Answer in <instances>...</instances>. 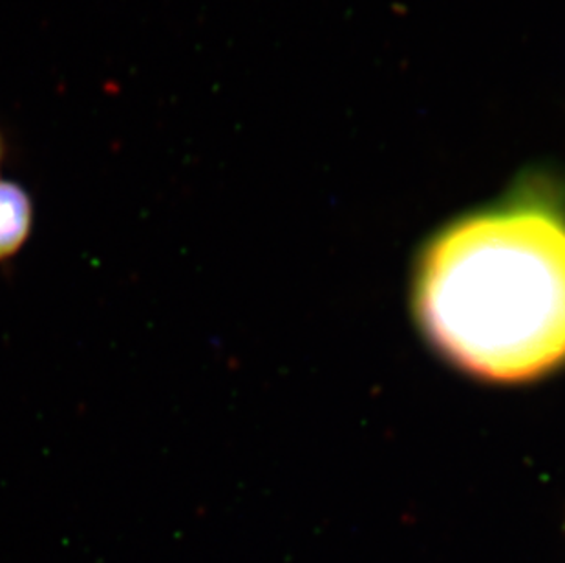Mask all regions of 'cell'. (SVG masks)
<instances>
[{
	"label": "cell",
	"instance_id": "cell-1",
	"mask_svg": "<svg viewBox=\"0 0 565 563\" xmlns=\"http://www.w3.org/2000/svg\"><path fill=\"white\" fill-rule=\"evenodd\" d=\"M423 328L465 372L520 383L565 362V216L516 200L470 214L428 245Z\"/></svg>",
	"mask_w": 565,
	"mask_h": 563
},
{
	"label": "cell",
	"instance_id": "cell-2",
	"mask_svg": "<svg viewBox=\"0 0 565 563\" xmlns=\"http://www.w3.org/2000/svg\"><path fill=\"white\" fill-rule=\"evenodd\" d=\"M33 227L32 200L21 187L0 180V262L24 247Z\"/></svg>",
	"mask_w": 565,
	"mask_h": 563
},
{
	"label": "cell",
	"instance_id": "cell-3",
	"mask_svg": "<svg viewBox=\"0 0 565 563\" xmlns=\"http://www.w3.org/2000/svg\"><path fill=\"white\" fill-rule=\"evenodd\" d=\"M2 152H4V145H2V138H0V160H2Z\"/></svg>",
	"mask_w": 565,
	"mask_h": 563
}]
</instances>
